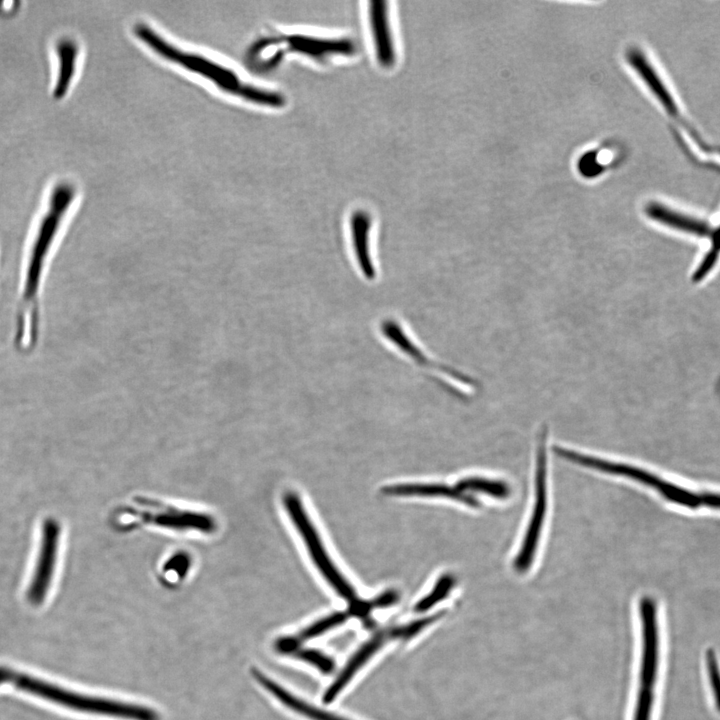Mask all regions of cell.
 I'll list each match as a JSON object with an SVG mask.
<instances>
[{
    "label": "cell",
    "instance_id": "obj_29",
    "mask_svg": "<svg viewBox=\"0 0 720 720\" xmlns=\"http://www.w3.org/2000/svg\"><path fill=\"white\" fill-rule=\"evenodd\" d=\"M701 503L712 508H720V494L704 493L700 496Z\"/></svg>",
    "mask_w": 720,
    "mask_h": 720
},
{
    "label": "cell",
    "instance_id": "obj_1",
    "mask_svg": "<svg viewBox=\"0 0 720 720\" xmlns=\"http://www.w3.org/2000/svg\"><path fill=\"white\" fill-rule=\"evenodd\" d=\"M75 195V187L69 182L53 187L23 248L12 336L13 345L21 354L30 353L38 345L43 283Z\"/></svg>",
    "mask_w": 720,
    "mask_h": 720
},
{
    "label": "cell",
    "instance_id": "obj_27",
    "mask_svg": "<svg viewBox=\"0 0 720 720\" xmlns=\"http://www.w3.org/2000/svg\"><path fill=\"white\" fill-rule=\"evenodd\" d=\"M374 609L372 600L366 601V600H358L354 599L350 602L348 614L349 616H356V617H367L369 612Z\"/></svg>",
    "mask_w": 720,
    "mask_h": 720
},
{
    "label": "cell",
    "instance_id": "obj_8",
    "mask_svg": "<svg viewBox=\"0 0 720 720\" xmlns=\"http://www.w3.org/2000/svg\"><path fill=\"white\" fill-rule=\"evenodd\" d=\"M276 37L285 53H295L317 62L351 56L357 50L355 41L346 36L292 32L276 34Z\"/></svg>",
    "mask_w": 720,
    "mask_h": 720
},
{
    "label": "cell",
    "instance_id": "obj_17",
    "mask_svg": "<svg viewBox=\"0 0 720 720\" xmlns=\"http://www.w3.org/2000/svg\"><path fill=\"white\" fill-rule=\"evenodd\" d=\"M253 676L266 691L282 702L285 706L299 714H302L312 720H347L330 712L311 706L307 702L292 695L282 686L258 670L253 671Z\"/></svg>",
    "mask_w": 720,
    "mask_h": 720
},
{
    "label": "cell",
    "instance_id": "obj_23",
    "mask_svg": "<svg viewBox=\"0 0 720 720\" xmlns=\"http://www.w3.org/2000/svg\"><path fill=\"white\" fill-rule=\"evenodd\" d=\"M293 655L315 666L322 673L328 674L334 669L333 660L316 649H298Z\"/></svg>",
    "mask_w": 720,
    "mask_h": 720
},
{
    "label": "cell",
    "instance_id": "obj_16",
    "mask_svg": "<svg viewBox=\"0 0 720 720\" xmlns=\"http://www.w3.org/2000/svg\"><path fill=\"white\" fill-rule=\"evenodd\" d=\"M390 637L389 632L381 631L366 642L348 661L336 680L329 686L323 695L325 703L332 702L345 688L357 671L377 652Z\"/></svg>",
    "mask_w": 720,
    "mask_h": 720
},
{
    "label": "cell",
    "instance_id": "obj_24",
    "mask_svg": "<svg viewBox=\"0 0 720 720\" xmlns=\"http://www.w3.org/2000/svg\"><path fill=\"white\" fill-rule=\"evenodd\" d=\"M654 704V691L651 688L639 687L634 709L633 720H651Z\"/></svg>",
    "mask_w": 720,
    "mask_h": 720
},
{
    "label": "cell",
    "instance_id": "obj_6",
    "mask_svg": "<svg viewBox=\"0 0 720 720\" xmlns=\"http://www.w3.org/2000/svg\"><path fill=\"white\" fill-rule=\"evenodd\" d=\"M539 440L535 470L534 505L521 548L514 559V568L518 573L529 570L534 561L547 510L546 431H542Z\"/></svg>",
    "mask_w": 720,
    "mask_h": 720
},
{
    "label": "cell",
    "instance_id": "obj_11",
    "mask_svg": "<svg viewBox=\"0 0 720 720\" xmlns=\"http://www.w3.org/2000/svg\"><path fill=\"white\" fill-rule=\"evenodd\" d=\"M367 19L375 58L380 66L391 68L397 60V48L389 2L370 1Z\"/></svg>",
    "mask_w": 720,
    "mask_h": 720
},
{
    "label": "cell",
    "instance_id": "obj_26",
    "mask_svg": "<svg viewBox=\"0 0 720 720\" xmlns=\"http://www.w3.org/2000/svg\"><path fill=\"white\" fill-rule=\"evenodd\" d=\"M706 667L715 706L720 712V668L713 650L706 653Z\"/></svg>",
    "mask_w": 720,
    "mask_h": 720
},
{
    "label": "cell",
    "instance_id": "obj_25",
    "mask_svg": "<svg viewBox=\"0 0 720 720\" xmlns=\"http://www.w3.org/2000/svg\"><path fill=\"white\" fill-rule=\"evenodd\" d=\"M443 613L413 621L410 624L394 628L389 631V636L395 639H409L418 634L422 629L437 621Z\"/></svg>",
    "mask_w": 720,
    "mask_h": 720
},
{
    "label": "cell",
    "instance_id": "obj_10",
    "mask_svg": "<svg viewBox=\"0 0 720 720\" xmlns=\"http://www.w3.org/2000/svg\"><path fill=\"white\" fill-rule=\"evenodd\" d=\"M642 626V652L639 672V687L653 689L659 663V632L657 609L653 598L643 597L639 602Z\"/></svg>",
    "mask_w": 720,
    "mask_h": 720
},
{
    "label": "cell",
    "instance_id": "obj_3",
    "mask_svg": "<svg viewBox=\"0 0 720 720\" xmlns=\"http://www.w3.org/2000/svg\"><path fill=\"white\" fill-rule=\"evenodd\" d=\"M11 684L16 689L81 713L124 720H160L150 707L78 693L7 666H0V685Z\"/></svg>",
    "mask_w": 720,
    "mask_h": 720
},
{
    "label": "cell",
    "instance_id": "obj_21",
    "mask_svg": "<svg viewBox=\"0 0 720 720\" xmlns=\"http://www.w3.org/2000/svg\"><path fill=\"white\" fill-rule=\"evenodd\" d=\"M454 582V577L451 574L441 576L431 592L415 605L414 611L418 613L425 612L443 600L449 594Z\"/></svg>",
    "mask_w": 720,
    "mask_h": 720
},
{
    "label": "cell",
    "instance_id": "obj_19",
    "mask_svg": "<svg viewBox=\"0 0 720 720\" xmlns=\"http://www.w3.org/2000/svg\"><path fill=\"white\" fill-rule=\"evenodd\" d=\"M456 487L466 493L469 491L480 492L497 499H506L510 495V487L506 482L482 477H467L461 479Z\"/></svg>",
    "mask_w": 720,
    "mask_h": 720
},
{
    "label": "cell",
    "instance_id": "obj_13",
    "mask_svg": "<svg viewBox=\"0 0 720 720\" xmlns=\"http://www.w3.org/2000/svg\"><path fill=\"white\" fill-rule=\"evenodd\" d=\"M644 213L651 221L689 235L709 238L712 227L705 220L677 210L660 201H649Z\"/></svg>",
    "mask_w": 720,
    "mask_h": 720
},
{
    "label": "cell",
    "instance_id": "obj_18",
    "mask_svg": "<svg viewBox=\"0 0 720 720\" xmlns=\"http://www.w3.org/2000/svg\"><path fill=\"white\" fill-rule=\"evenodd\" d=\"M58 73L53 88L55 98H62L68 91L75 74L78 46L71 39H62L57 43Z\"/></svg>",
    "mask_w": 720,
    "mask_h": 720
},
{
    "label": "cell",
    "instance_id": "obj_15",
    "mask_svg": "<svg viewBox=\"0 0 720 720\" xmlns=\"http://www.w3.org/2000/svg\"><path fill=\"white\" fill-rule=\"evenodd\" d=\"M382 491L395 496L444 497L459 501L472 508L480 506L479 501L469 493L459 490L456 486L444 484L401 483L386 486Z\"/></svg>",
    "mask_w": 720,
    "mask_h": 720
},
{
    "label": "cell",
    "instance_id": "obj_22",
    "mask_svg": "<svg viewBox=\"0 0 720 720\" xmlns=\"http://www.w3.org/2000/svg\"><path fill=\"white\" fill-rule=\"evenodd\" d=\"M349 617L348 613L344 612H336L329 616H326L314 624L308 626L304 630H302L297 636H295L296 640L299 644H301L303 641L316 637L318 635L323 634L325 631L330 630L340 624H342L346 619Z\"/></svg>",
    "mask_w": 720,
    "mask_h": 720
},
{
    "label": "cell",
    "instance_id": "obj_20",
    "mask_svg": "<svg viewBox=\"0 0 720 720\" xmlns=\"http://www.w3.org/2000/svg\"><path fill=\"white\" fill-rule=\"evenodd\" d=\"M709 239L711 241L710 249L693 273L694 282H699L705 278L718 261L720 255V224L717 227H712Z\"/></svg>",
    "mask_w": 720,
    "mask_h": 720
},
{
    "label": "cell",
    "instance_id": "obj_12",
    "mask_svg": "<svg viewBox=\"0 0 720 720\" xmlns=\"http://www.w3.org/2000/svg\"><path fill=\"white\" fill-rule=\"evenodd\" d=\"M141 502L146 507L142 510L144 518L154 525L178 531L197 530L204 533L215 529V522L209 515Z\"/></svg>",
    "mask_w": 720,
    "mask_h": 720
},
{
    "label": "cell",
    "instance_id": "obj_4",
    "mask_svg": "<svg viewBox=\"0 0 720 720\" xmlns=\"http://www.w3.org/2000/svg\"><path fill=\"white\" fill-rule=\"evenodd\" d=\"M555 453L568 461L577 463L581 466L602 471L604 473L623 476L646 486L652 487L658 491L664 498L689 508H697L701 504L699 495L688 491L675 484L666 482L665 480L634 466L623 463H616L599 459L586 454H582L573 450L556 446Z\"/></svg>",
    "mask_w": 720,
    "mask_h": 720
},
{
    "label": "cell",
    "instance_id": "obj_2",
    "mask_svg": "<svg viewBox=\"0 0 720 720\" xmlns=\"http://www.w3.org/2000/svg\"><path fill=\"white\" fill-rule=\"evenodd\" d=\"M133 30L138 39L157 55L207 79L227 94L268 108L285 105L286 99L281 92L245 82L233 69L204 55L175 46L145 23H137Z\"/></svg>",
    "mask_w": 720,
    "mask_h": 720
},
{
    "label": "cell",
    "instance_id": "obj_14",
    "mask_svg": "<svg viewBox=\"0 0 720 720\" xmlns=\"http://www.w3.org/2000/svg\"><path fill=\"white\" fill-rule=\"evenodd\" d=\"M372 224V217L366 210H355L349 217L353 252L361 272L368 279H373L376 274L370 252Z\"/></svg>",
    "mask_w": 720,
    "mask_h": 720
},
{
    "label": "cell",
    "instance_id": "obj_5",
    "mask_svg": "<svg viewBox=\"0 0 720 720\" xmlns=\"http://www.w3.org/2000/svg\"><path fill=\"white\" fill-rule=\"evenodd\" d=\"M283 503L291 521L304 540L312 561L323 577L341 597L349 602L354 600L356 595L353 587L331 561L299 497L293 492H288L284 495Z\"/></svg>",
    "mask_w": 720,
    "mask_h": 720
},
{
    "label": "cell",
    "instance_id": "obj_9",
    "mask_svg": "<svg viewBox=\"0 0 720 720\" xmlns=\"http://www.w3.org/2000/svg\"><path fill=\"white\" fill-rule=\"evenodd\" d=\"M61 527L58 521L47 518L42 527L41 544L33 577L27 590L28 601L40 605L45 600L53 580L57 564Z\"/></svg>",
    "mask_w": 720,
    "mask_h": 720
},
{
    "label": "cell",
    "instance_id": "obj_7",
    "mask_svg": "<svg viewBox=\"0 0 720 720\" xmlns=\"http://www.w3.org/2000/svg\"><path fill=\"white\" fill-rule=\"evenodd\" d=\"M625 60L672 124L680 123L686 117L682 105L649 55L641 47L632 45L625 51Z\"/></svg>",
    "mask_w": 720,
    "mask_h": 720
},
{
    "label": "cell",
    "instance_id": "obj_28",
    "mask_svg": "<svg viewBox=\"0 0 720 720\" xmlns=\"http://www.w3.org/2000/svg\"><path fill=\"white\" fill-rule=\"evenodd\" d=\"M399 595L396 591H386L372 600L374 608L388 607L397 602Z\"/></svg>",
    "mask_w": 720,
    "mask_h": 720
}]
</instances>
